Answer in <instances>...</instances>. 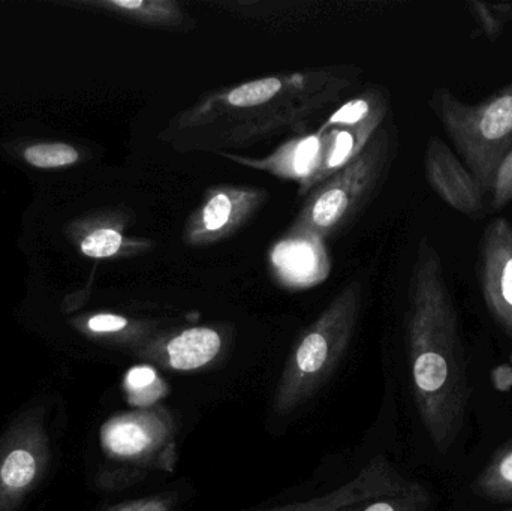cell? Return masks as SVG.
Wrapping results in <instances>:
<instances>
[{"instance_id":"11","label":"cell","mask_w":512,"mask_h":511,"mask_svg":"<svg viewBox=\"0 0 512 511\" xmlns=\"http://www.w3.org/2000/svg\"><path fill=\"white\" fill-rule=\"evenodd\" d=\"M409 485L411 480L400 476L387 459L379 456L370 461L357 476L327 494L310 500L291 501L264 511H336L349 504L402 491Z\"/></svg>"},{"instance_id":"22","label":"cell","mask_w":512,"mask_h":511,"mask_svg":"<svg viewBox=\"0 0 512 511\" xmlns=\"http://www.w3.org/2000/svg\"><path fill=\"white\" fill-rule=\"evenodd\" d=\"M131 326L128 318L113 314H99L87 321V329L95 335H119Z\"/></svg>"},{"instance_id":"4","label":"cell","mask_w":512,"mask_h":511,"mask_svg":"<svg viewBox=\"0 0 512 511\" xmlns=\"http://www.w3.org/2000/svg\"><path fill=\"white\" fill-rule=\"evenodd\" d=\"M363 305V285H346L292 348L274 393V413L286 416L309 401L345 354Z\"/></svg>"},{"instance_id":"6","label":"cell","mask_w":512,"mask_h":511,"mask_svg":"<svg viewBox=\"0 0 512 511\" xmlns=\"http://www.w3.org/2000/svg\"><path fill=\"white\" fill-rule=\"evenodd\" d=\"M51 462L45 410L24 411L0 438V511H15L42 482Z\"/></svg>"},{"instance_id":"17","label":"cell","mask_w":512,"mask_h":511,"mask_svg":"<svg viewBox=\"0 0 512 511\" xmlns=\"http://www.w3.org/2000/svg\"><path fill=\"white\" fill-rule=\"evenodd\" d=\"M466 8L474 17L487 38L498 39L505 27L512 21V3H489L483 0H472L466 3Z\"/></svg>"},{"instance_id":"23","label":"cell","mask_w":512,"mask_h":511,"mask_svg":"<svg viewBox=\"0 0 512 511\" xmlns=\"http://www.w3.org/2000/svg\"><path fill=\"white\" fill-rule=\"evenodd\" d=\"M493 387L499 393H510L512 390V365L504 363V365L496 366L490 374Z\"/></svg>"},{"instance_id":"5","label":"cell","mask_w":512,"mask_h":511,"mask_svg":"<svg viewBox=\"0 0 512 511\" xmlns=\"http://www.w3.org/2000/svg\"><path fill=\"white\" fill-rule=\"evenodd\" d=\"M432 108L483 194H490L496 171L512 150V83L477 105L439 87Z\"/></svg>"},{"instance_id":"18","label":"cell","mask_w":512,"mask_h":511,"mask_svg":"<svg viewBox=\"0 0 512 511\" xmlns=\"http://www.w3.org/2000/svg\"><path fill=\"white\" fill-rule=\"evenodd\" d=\"M29 164L39 168L63 167L74 164L78 159L77 150L68 144H39L29 147L24 153Z\"/></svg>"},{"instance_id":"14","label":"cell","mask_w":512,"mask_h":511,"mask_svg":"<svg viewBox=\"0 0 512 511\" xmlns=\"http://www.w3.org/2000/svg\"><path fill=\"white\" fill-rule=\"evenodd\" d=\"M110 5L138 23L155 29L188 32L197 26L194 18L176 0H113Z\"/></svg>"},{"instance_id":"19","label":"cell","mask_w":512,"mask_h":511,"mask_svg":"<svg viewBox=\"0 0 512 511\" xmlns=\"http://www.w3.org/2000/svg\"><path fill=\"white\" fill-rule=\"evenodd\" d=\"M125 245L122 234L113 228H99L90 233L81 243V251L87 257L108 258L119 254Z\"/></svg>"},{"instance_id":"7","label":"cell","mask_w":512,"mask_h":511,"mask_svg":"<svg viewBox=\"0 0 512 511\" xmlns=\"http://www.w3.org/2000/svg\"><path fill=\"white\" fill-rule=\"evenodd\" d=\"M270 200L267 189L218 185L204 192L183 228L188 246L216 245L239 233Z\"/></svg>"},{"instance_id":"15","label":"cell","mask_w":512,"mask_h":511,"mask_svg":"<svg viewBox=\"0 0 512 511\" xmlns=\"http://www.w3.org/2000/svg\"><path fill=\"white\" fill-rule=\"evenodd\" d=\"M475 494L496 503L512 501V443L499 449L472 485Z\"/></svg>"},{"instance_id":"9","label":"cell","mask_w":512,"mask_h":511,"mask_svg":"<svg viewBox=\"0 0 512 511\" xmlns=\"http://www.w3.org/2000/svg\"><path fill=\"white\" fill-rule=\"evenodd\" d=\"M478 279L490 317L512 342V224L508 219H493L484 230Z\"/></svg>"},{"instance_id":"21","label":"cell","mask_w":512,"mask_h":511,"mask_svg":"<svg viewBox=\"0 0 512 511\" xmlns=\"http://www.w3.org/2000/svg\"><path fill=\"white\" fill-rule=\"evenodd\" d=\"M176 504L177 495L173 492H164L140 500L126 501L105 511H174Z\"/></svg>"},{"instance_id":"10","label":"cell","mask_w":512,"mask_h":511,"mask_svg":"<svg viewBox=\"0 0 512 511\" xmlns=\"http://www.w3.org/2000/svg\"><path fill=\"white\" fill-rule=\"evenodd\" d=\"M424 174L430 188L451 209L469 218L484 213V194L462 159L441 138L430 137L424 153Z\"/></svg>"},{"instance_id":"16","label":"cell","mask_w":512,"mask_h":511,"mask_svg":"<svg viewBox=\"0 0 512 511\" xmlns=\"http://www.w3.org/2000/svg\"><path fill=\"white\" fill-rule=\"evenodd\" d=\"M432 504L430 492L423 485L411 482L402 491L390 492L369 498L360 503L349 504L336 511H427Z\"/></svg>"},{"instance_id":"12","label":"cell","mask_w":512,"mask_h":511,"mask_svg":"<svg viewBox=\"0 0 512 511\" xmlns=\"http://www.w3.org/2000/svg\"><path fill=\"white\" fill-rule=\"evenodd\" d=\"M321 153L322 138L318 132L283 144L276 152L265 158H240L233 155H225V158L240 165H248L255 170L268 171L283 179L297 180L300 183V194H306L313 189V182L321 164Z\"/></svg>"},{"instance_id":"3","label":"cell","mask_w":512,"mask_h":511,"mask_svg":"<svg viewBox=\"0 0 512 511\" xmlns=\"http://www.w3.org/2000/svg\"><path fill=\"white\" fill-rule=\"evenodd\" d=\"M396 152V134L379 128L354 159L310 191L283 239L324 242L348 228L373 200Z\"/></svg>"},{"instance_id":"2","label":"cell","mask_w":512,"mask_h":511,"mask_svg":"<svg viewBox=\"0 0 512 511\" xmlns=\"http://www.w3.org/2000/svg\"><path fill=\"white\" fill-rule=\"evenodd\" d=\"M351 83V77L331 69L256 78L204 96L177 114L170 128L176 135H210L212 143L222 146H248L303 122L336 101Z\"/></svg>"},{"instance_id":"13","label":"cell","mask_w":512,"mask_h":511,"mask_svg":"<svg viewBox=\"0 0 512 511\" xmlns=\"http://www.w3.org/2000/svg\"><path fill=\"white\" fill-rule=\"evenodd\" d=\"M224 348V335L215 327L198 326L156 342L152 356L174 371H195L210 365Z\"/></svg>"},{"instance_id":"1","label":"cell","mask_w":512,"mask_h":511,"mask_svg":"<svg viewBox=\"0 0 512 511\" xmlns=\"http://www.w3.org/2000/svg\"><path fill=\"white\" fill-rule=\"evenodd\" d=\"M406 318L418 414L436 450L448 453L465 426L471 384L456 303L441 255L427 237L412 266Z\"/></svg>"},{"instance_id":"20","label":"cell","mask_w":512,"mask_h":511,"mask_svg":"<svg viewBox=\"0 0 512 511\" xmlns=\"http://www.w3.org/2000/svg\"><path fill=\"white\" fill-rule=\"evenodd\" d=\"M512 201V150L496 171L492 188V209L502 210Z\"/></svg>"},{"instance_id":"24","label":"cell","mask_w":512,"mask_h":511,"mask_svg":"<svg viewBox=\"0 0 512 511\" xmlns=\"http://www.w3.org/2000/svg\"><path fill=\"white\" fill-rule=\"evenodd\" d=\"M510 511H512V510H510Z\"/></svg>"},{"instance_id":"8","label":"cell","mask_w":512,"mask_h":511,"mask_svg":"<svg viewBox=\"0 0 512 511\" xmlns=\"http://www.w3.org/2000/svg\"><path fill=\"white\" fill-rule=\"evenodd\" d=\"M173 431V420L165 411H132L104 423L101 446L111 461L147 464L167 449Z\"/></svg>"}]
</instances>
